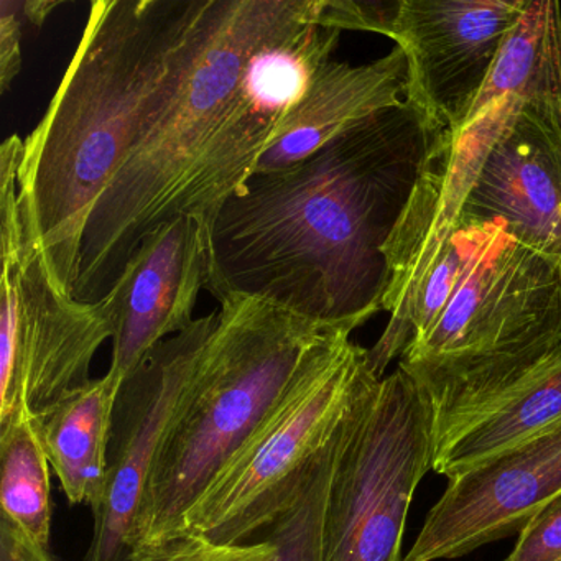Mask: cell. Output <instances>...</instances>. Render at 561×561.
<instances>
[{
  "label": "cell",
  "mask_w": 561,
  "mask_h": 561,
  "mask_svg": "<svg viewBox=\"0 0 561 561\" xmlns=\"http://www.w3.org/2000/svg\"><path fill=\"white\" fill-rule=\"evenodd\" d=\"M0 561H57L8 518L0 517Z\"/></svg>",
  "instance_id": "obj_23"
},
{
  "label": "cell",
  "mask_w": 561,
  "mask_h": 561,
  "mask_svg": "<svg viewBox=\"0 0 561 561\" xmlns=\"http://www.w3.org/2000/svg\"><path fill=\"white\" fill-rule=\"evenodd\" d=\"M50 468L31 410L0 428L2 517L47 550L51 537Z\"/></svg>",
  "instance_id": "obj_18"
},
{
  "label": "cell",
  "mask_w": 561,
  "mask_h": 561,
  "mask_svg": "<svg viewBox=\"0 0 561 561\" xmlns=\"http://www.w3.org/2000/svg\"><path fill=\"white\" fill-rule=\"evenodd\" d=\"M218 311L156 347L121 383L103 499L93 508L87 561H137L140 517L160 446Z\"/></svg>",
  "instance_id": "obj_9"
},
{
  "label": "cell",
  "mask_w": 561,
  "mask_h": 561,
  "mask_svg": "<svg viewBox=\"0 0 561 561\" xmlns=\"http://www.w3.org/2000/svg\"><path fill=\"white\" fill-rule=\"evenodd\" d=\"M442 133L407 100L301 162L249 176L209 228L206 290L353 333L383 311L386 248Z\"/></svg>",
  "instance_id": "obj_1"
},
{
  "label": "cell",
  "mask_w": 561,
  "mask_h": 561,
  "mask_svg": "<svg viewBox=\"0 0 561 561\" xmlns=\"http://www.w3.org/2000/svg\"><path fill=\"white\" fill-rule=\"evenodd\" d=\"M160 446L140 517L139 557L182 534L206 489L280 405L330 331L261 298L219 301Z\"/></svg>",
  "instance_id": "obj_4"
},
{
  "label": "cell",
  "mask_w": 561,
  "mask_h": 561,
  "mask_svg": "<svg viewBox=\"0 0 561 561\" xmlns=\"http://www.w3.org/2000/svg\"><path fill=\"white\" fill-rule=\"evenodd\" d=\"M304 0H208L182 77L94 206L73 298H106L150 232L179 216L190 176L228 114L252 51Z\"/></svg>",
  "instance_id": "obj_3"
},
{
  "label": "cell",
  "mask_w": 561,
  "mask_h": 561,
  "mask_svg": "<svg viewBox=\"0 0 561 561\" xmlns=\"http://www.w3.org/2000/svg\"><path fill=\"white\" fill-rule=\"evenodd\" d=\"M60 5H64L61 0H27V2H22V15L34 27L42 28L50 14H54L55 9Z\"/></svg>",
  "instance_id": "obj_24"
},
{
  "label": "cell",
  "mask_w": 561,
  "mask_h": 561,
  "mask_svg": "<svg viewBox=\"0 0 561 561\" xmlns=\"http://www.w3.org/2000/svg\"><path fill=\"white\" fill-rule=\"evenodd\" d=\"M461 222L471 228L461 278L399 363L433 403L436 425L488 399L561 344V265L518 242L501 221Z\"/></svg>",
  "instance_id": "obj_5"
},
{
  "label": "cell",
  "mask_w": 561,
  "mask_h": 561,
  "mask_svg": "<svg viewBox=\"0 0 561 561\" xmlns=\"http://www.w3.org/2000/svg\"><path fill=\"white\" fill-rule=\"evenodd\" d=\"M22 2H0V93L5 94L22 70Z\"/></svg>",
  "instance_id": "obj_22"
},
{
  "label": "cell",
  "mask_w": 561,
  "mask_h": 561,
  "mask_svg": "<svg viewBox=\"0 0 561 561\" xmlns=\"http://www.w3.org/2000/svg\"><path fill=\"white\" fill-rule=\"evenodd\" d=\"M272 554L274 545L268 538L251 545H225L198 535H185L150 551L142 561H268Z\"/></svg>",
  "instance_id": "obj_20"
},
{
  "label": "cell",
  "mask_w": 561,
  "mask_h": 561,
  "mask_svg": "<svg viewBox=\"0 0 561 561\" xmlns=\"http://www.w3.org/2000/svg\"><path fill=\"white\" fill-rule=\"evenodd\" d=\"M209 277V232L176 216L144 239L113 288L116 324L110 374L123 382L153 350L188 330Z\"/></svg>",
  "instance_id": "obj_14"
},
{
  "label": "cell",
  "mask_w": 561,
  "mask_h": 561,
  "mask_svg": "<svg viewBox=\"0 0 561 561\" xmlns=\"http://www.w3.org/2000/svg\"><path fill=\"white\" fill-rule=\"evenodd\" d=\"M560 558L561 492L528 518L505 561H558Z\"/></svg>",
  "instance_id": "obj_21"
},
{
  "label": "cell",
  "mask_w": 561,
  "mask_h": 561,
  "mask_svg": "<svg viewBox=\"0 0 561 561\" xmlns=\"http://www.w3.org/2000/svg\"><path fill=\"white\" fill-rule=\"evenodd\" d=\"M558 561H561V558H560V560H558Z\"/></svg>",
  "instance_id": "obj_25"
},
{
  "label": "cell",
  "mask_w": 561,
  "mask_h": 561,
  "mask_svg": "<svg viewBox=\"0 0 561 561\" xmlns=\"http://www.w3.org/2000/svg\"><path fill=\"white\" fill-rule=\"evenodd\" d=\"M494 219L561 265V84L522 98L485 153L461 221Z\"/></svg>",
  "instance_id": "obj_12"
},
{
  "label": "cell",
  "mask_w": 561,
  "mask_h": 561,
  "mask_svg": "<svg viewBox=\"0 0 561 561\" xmlns=\"http://www.w3.org/2000/svg\"><path fill=\"white\" fill-rule=\"evenodd\" d=\"M436 416L397 367L367 380L341 436L323 518V561H402L407 515L433 468Z\"/></svg>",
  "instance_id": "obj_7"
},
{
  "label": "cell",
  "mask_w": 561,
  "mask_h": 561,
  "mask_svg": "<svg viewBox=\"0 0 561 561\" xmlns=\"http://www.w3.org/2000/svg\"><path fill=\"white\" fill-rule=\"evenodd\" d=\"M0 428L24 410L42 412L90 383L91 363L113 340L116 295L80 304L61 294L41 249L25 236L21 255L2 259Z\"/></svg>",
  "instance_id": "obj_8"
},
{
  "label": "cell",
  "mask_w": 561,
  "mask_h": 561,
  "mask_svg": "<svg viewBox=\"0 0 561 561\" xmlns=\"http://www.w3.org/2000/svg\"><path fill=\"white\" fill-rule=\"evenodd\" d=\"M527 0H399L387 37L409 60V93L446 133L465 126Z\"/></svg>",
  "instance_id": "obj_11"
},
{
  "label": "cell",
  "mask_w": 561,
  "mask_h": 561,
  "mask_svg": "<svg viewBox=\"0 0 561 561\" xmlns=\"http://www.w3.org/2000/svg\"><path fill=\"white\" fill-rule=\"evenodd\" d=\"M208 0H98L44 119L24 140L25 236L73 298L84 231L140 134L172 96Z\"/></svg>",
  "instance_id": "obj_2"
},
{
  "label": "cell",
  "mask_w": 561,
  "mask_h": 561,
  "mask_svg": "<svg viewBox=\"0 0 561 561\" xmlns=\"http://www.w3.org/2000/svg\"><path fill=\"white\" fill-rule=\"evenodd\" d=\"M344 425L297 501L268 527L271 534L267 538L274 545V554L268 561H323L324 507Z\"/></svg>",
  "instance_id": "obj_19"
},
{
  "label": "cell",
  "mask_w": 561,
  "mask_h": 561,
  "mask_svg": "<svg viewBox=\"0 0 561 561\" xmlns=\"http://www.w3.org/2000/svg\"><path fill=\"white\" fill-rule=\"evenodd\" d=\"M561 492V419L530 442L449 479L403 561L456 560L520 530Z\"/></svg>",
  "instance_id": "obj_13"
},
{
  "label": "cell",
  "mask_w": 561,
  "mask_h": 561,
  "mask_svg": "<svg viewBox=\"0 0 561 561\" xmlns=\"http://www.w3.org/2000/svg\"><path fill=\"white\" fill-rule=\"evenodd\" d=\"M331 55L330 41L313 27L282 28L252 51L234 101L190 176L179 216H195L209 231Z\"/></svg>",
  "instance_id": "obj_10"
},
{
  "label": "cell",
  "mask_w": 561,
  "mask_h": 561,
  "mask_svg": "<svg viewBox=\"0 0 561 561\" xmlns=\"http://www.w3.org/2000/svg\"><path fill=\"white\" fill-rule=\"evenodd\" d=\"M110 373L34 413L38 438L71 504L93 511L106 489L107 451L121 389Z\"/></svg>",
  "instance_id": "obj_17"
},
{
  "label": "cell",
  "mask_w": 561,
  "mask_h": 561,
  "mask_svg": "<svg viewBox=\"0 0 561 561\" xmlns=\"http://www.w3.org/2000/svg\"><path fill=\"white\" fill-rule=\"evenodd\" d=\"M373 376L369 351L350 331H330L280 405L188 512L180 537L241 545L271 527L297 501Z\"/></svg>",
  "instance_id": "obj_6"
},
{
  "label": "cell",
  "mask_w": 561,
  "mask_h": 561,
  "mask_svg": "<svg viewBox=\"0 0 561 561\" xmlns=\"http://www.w3.org/2000/svg\"><path fill=\"white\" fill-rule=\"evenodd\" d=\"M407 93L409 60L400 47L357 67L331 58L318 68L307 93L262 153L254 173L301 162L367 117L403 106Z\"/></svg>",
  "instance_id": "obj_15"
},
{
  "label": "cell",
  "mask_w": 561,
  "mask_h": 561,
  "mask_svg": "<svg viewBox=\"0 0 561 561\" xmlns=\"http://www.w3.org/2000/svg\"><path fill=\"white\" fill-rule=\"evenodd\" d=\"M561 419V344L482 402L436 425L433 471L459 478Z\"/></svg>",
  "instance_id": "obj_16"
}]
</instances>
